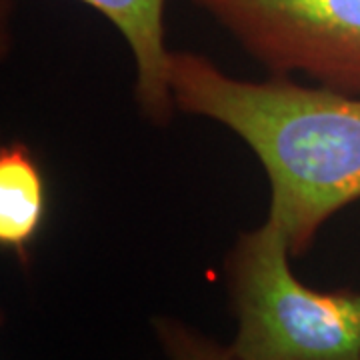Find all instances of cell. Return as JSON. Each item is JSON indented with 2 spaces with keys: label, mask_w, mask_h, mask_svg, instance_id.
<instances>
[{
  "label": "cell",
  "mask_w": 360,
  "mask_h": 360,
  "mask_svg": "<svg viewBox=\"0 0 360 360\" xmlns=\"http://www.w3.org/2000/svg\"><path fill=\"white\" fill-rule=\"evenodd\" d=\"M108 18L129 42L136 78L134 101L153 124L172 120L176 104L170 86V54L165 42L167 0H80Z\"/></svg>",
  "instance_id": "cell-4"
},
{
  "label": "cell",
  "mask_w": 360,
  "mask_h": 360,
  "mask_svg": "<svg viewBox=\"0 0 360 360\" xmlns=\"http://www.w3.org/2000/svg\"><path fill=\"white\" fill-rule=\"evenodd\" d=\"M276 77L360 94V0H193Z\"/></svg>",
  "instance_id": "cell-3"
},
{
  "label": "cell",
  "mask_w": 360,
  "mask_h": 360,
  "mask_svg": "<svg viewBox=\"0 0 360 360\" xmlns=\"http://www.w3.org/2000/svg\"><path fill=\"white\" fill-rule=\"evenodd\" d=\"M170 86L179 110L226 127L257 155L270 180L269 219L292 257L360 200V94L276 75L243 80L191 51L170 54Z\"/></svg>",
  "instance_id": "cell-1"
},
{
  "label": "cell",
  "mask_w": 360,
  "mask_h": 360,
  "mask_svg": "<svg viewBox=\"0 0 360 360\" xmlns=\"http://www.w3.org/2000/svg\"><path fill=\"white\" fill-rule=\"evenodd\" d=\"M46 182L25 142L0 150V246L28 266L46 219Z\"/></svg>",
  "instance_id": "cell-5"
},
{
  "label": "cell",
  "mask_w": 360,
  "mask_h": 360,
  "mask_svg": "<svg viewBox=\"0 0 360 360\" xmlns=\"http://www.w3.org/2000/svg\"><path fill=\"white\" fill-rule=\"evenodd\" d=\"M150 326L167 360H238L226 345H220L174 316L158 314L150 321Z\"/></svg>",
  "instance_id": "cell-6"
},
{
  "label": "cell",
  "mask_w": 360,
  "mask_h": 360,
  "mask_svg": "<svg viewBox=\"0 0 360 360\" xmlns=\"http://www.w3.org/2000/svg\"><path fill=\"white\" fill-rule=\"evenodd\" d=\"M284 231L266 217L224 260L238 360H360V292L316 290L290 269Z\"/></svg>",
  "instance_id": "cell-2"
}]
</instances>
